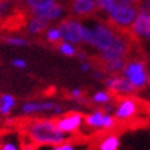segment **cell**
Wrapping results in <instances>:
<instances>
[{"label": "cell", "mask_w": 150, "mask_h": 150, "mask_svg": "<svg viewBox=\"0 0 150 150\" xmlns=\"http://www.w3.org/2000/svg\"><path fill=\"white\" fill-rule=\"evenodd\" d=\"M44 37H46L47 43L54 44V46H58L59 43L62 41V37H61L58 28H47L46 32H44Z\"/></svg>", "instance_id": "d6986e66"}, {"label": "cell", "mask_w": 150, "mask_h": 150, "mask_svg": "<svg viewBox=\"0 0 150 150\" xmlns=\"http://www.w3.org/2000/svg\"><path fill=\"white\" fill-rule=\"evenodd\" d=\"M65 110V105L54 99H29L19 106V114L26 118L57 117Z\"/></svg>", "instance_id": "7a4b0ae2"}, {"label": "cell", "mask_w": 150, "mask_h": 150, "mask_svg": "<svg viewBox=\"0 0 150 150\" xmlns=\"http://www.w3.org/2000/svg\"><path fill=\"white\" fill-rule=\"evenodd\" d=\"M98 11L95 0H73L70 13L74 17H91Z\"/></svg>", "instance_id": "4fadbf2b"}, {"label": "cell", "mask_w": 150, "mask_h": 150, "mask_svg": "<svg viewBox=\"0 0 150 150\" xmlns=\"http://www.w3.org/2000/svg\"><path fill=\"white\" fill-rule=\"evenodd\" d=\"M65 7L62 4H58V3H52L50 6H46V7H41V8H33L30 10L33 17L36 18H41L46 19V21H54V19L59 18L62 14H64Z\"/></svg>", "instance_id": "7c38bea8"}, {"label": "cell", "mask_w": 150, "mask_h": 150, "mask_svg": "<svg viewBox=\"0 0 150 150\" xmlns=\"http://www.w3.org/2000/svg\"><path fill=\"white\" fill-rule=\"evenodd\" d=\"M91 102L95 106H99L100 109L110 110L113 109V102H114V95L112 92H109L106 88L105 90H98L90 96Z\"/></svg>", "instance_id": "5bb4252c"}, {"label": "cell", "mask_w": 150, "mask_h": 150, "mask_svg": "<svg viewBox=\"0 0 150 150\" xmlns=\"http://www.w3.org/2000/svg\"><path fill=\"white\" fill-rule=\"evenodd\" d=\"M128 58H118V59H113V61H109L106 64L100 65V70L103 73H106L108 76L109 74H120L123 72L124 66L127 64Z\"/></svg>", "instance_id": "e0dca14e"}, {"label": "cell", "mask_w": 150, "mask_h": 150, "mask_svg": "<svg viewBox=\"0 0 150 150\" xmlns=\"http://www.w3.org/2000/svg\"><path fill=\"white\" fill-rule=\"evenodd\" d=\"M116 37H117V30L110 28L108 23H99L94 29H91L88 46L94 47L95 50H98V52H100L109 48L114 43Z\"/></svg>", "instance_id": "52a82bcc"}, {"label": "cell", "mask_w": 150, "mask_h": 150, "mask_svg": "<svg viewBox=\"0 0 150 150\" xmlns=\"http://www.w3.org/2000/svg\"><path fill=\"white\" fill-rule=\"evenodd\" d=\"M117 121L110 110L94 109L84 114V127L96 132H112L117 127Z\"/></svg>", "instance_id": "5b68a950"}, {"label": "cell", "mask_w": 150, "mask_h": 150, "mask_svg": "<svg viewBox=\"0 0 150 150\" xmlns=\"http://www.w3.org/2000/svg\"><path fill=\"white\" fill-rule=\"evenodd\" d=\"M147 86L150 87V69H147Z\"/></svg>", "instance_id": "f546056e"}, {"label": "cell", "mask_w": 150, "mask_h": 150, "mask_svg": "<svg viewBox=\"0 0 150 150\" xmlns=\"http://www.w3.org/2000/svg\"><path fill=\"white\" fill-rule=\"evenodd\" d=\"M57 47H58L59 52L62 55H65V57H76L77 55V48L72 43H68V41L62 40Z\"/></svg>", "instance_id": "ffe728a7"}, {"label": "cell", "mask_w": 150, "mask_h": 150, "mask_svg": "<svg viewBox=\"0 0 150 150\" xmlns=\"http://www.w3.org/2000/svg\"><path fill=\"white\" fill-rule=\"evenodd\" d=\"M51 150H77V145H76L74 142L66 139V141L61 142V143H58V145L52 146Z\"/></svg>", "instance_id": "603a6c76"}, {"label": "cell", "mask_w": 150, "mask_h": 150, "mask_svg": "<svg viewBox=\"0 0 150 150\" xmlns=\"http://www.w3.org/2000/svg\"><path fill=\"white\" fill-rule=\"evenodd\" d=\"M92 69V65L90 64V62H83L81 64V70L83 72H90Z\"/></svg>", "instance_id": "83f0119b"}, {"label": "cell", "mask_w": 150, "mask_h": 150, "mask_svg": "<svg viewBox=\"0 0 150 150\" xmlns=\"http://www.w3.org/2000/svg\"><path fill=\"white\" fill-rule=\"evenodd\" d=\"M26 6L30 7V10L33 8H41V7H46V6L52 4L55 0H25Z\"/></svg>", "instance_id": "7402d4cb"}, {"label": "cell", "mask_w": 150, "mask_h": 150, "mask_svg": "<svg viewBox=\"0 0 150 150\" xmlns=\"http://www.w3.org/2000/svg\"><path fill=\"white\" fill-rule=\"evenodd\" d=\"M69 98L76 100V102H83V99H84V91H83L81 88H72L69 91Z\"/></svg>", "instance_id": "cb8c5ba5"}, {"label": "cell", "mask_w": 150, "mask_h": 150, "mask_svg": "<svg viewBox=\"0 0 150 150\" xmlns=\"http://www.w3.org/2000/svg\"><path fill=\"white\" fill-rule=\"evenodd\" d=\"M105 88L112 92L114 96H132L137 94V90L128 83L127 79H124L121 74H109L103 79Z\"/></svg>", "instance_id": "9c48e42d"}, {"label": "cell", "mask_w": 150, "mask_h": 150, "mask_svg": "<svg viewBox=\"0 0 150 150\" xmlns=\"http://www.w3.org/2000/svg\"><path fill=\"white\" fill-rule=\"evenodd\" d=\"M23 134L32 147H52L69 139L57 127L52 117L29 118L23 125Z\"/></svg>", "instance_id": "6da1fadb"}, {"label": "cell", "mask_w": 150, "mask_h": 150, "mask_svg": "<svg viewBox=\"0 0 150 150\" xmlns=\"http://www.w3.org/2000/svg\"><path fill=\"white\" fill-rule=\"evenodd\" d=\"M139 10L134 6H127L121 4L116 1L112 8L108 11L109 13V18H108V25L110 28H113L114 30L118 32H127L128 29L131 28L132 22L135 21Z\"/></svg>", "instance_id": "3957f363"}, {"label": "cell", "mask_w": 150, "mask_h": 150, "mask_svg": "<svg viewBox=\"0 0 150 150\" xmlns=\"http://www.w3.org/2000/svg\"><path fill=\"white\" fill-rule=\"evenodd\" d=\"M0 150H22V147L15 141H4L0 145Z\"/></svg>", "instance_id": "484cf974"}, {"label": "cell", "mask_w": 150, "mask_h": 150, "mask_svg": "<svg viewBox=\"0 0 150 150\" xmlns=\"http://www.w3.org/2000/svg\"><path fill=\"white\" fill-rule=\"evenodd\" d=\"M129 35L138 41L141 39H150V11H138L137 18L129 28Z\"/></svg>", "instance_id": "8fae6325"}, {"label": "cell", "mask_w": 150, "mask_h": 150, "mask_svg": "<svg viewBox=\"0 0 150 150\" xmlns=\"http://www.w3.org/2000/svg\"><path fill=\"white\" fill-rule=\"evenodd\" d=\"M47 28H48V21L33 17V18L28 22L26 30H28V33L32 35V36H39V35L46 32Z\"/></svg>", "instance_id": "ac0fdd59"}, {"label": "cell", "mask_w": 150, "mask_h": 150, "mask_svg": "<svg viewBox=\"0 0 150 150\" xmlns=\"http://www.w3.org/2000/svg\"><path fill=\"white\" fill-rule=\"evenodd\" d=\"M94 77H95L96 80H102V79H103V72H102V70H95V72H94Z\"/></svg>", "instance_id": "f1b7e54d"}, {"label": "cell", "mask_w": 150, "mask_h": 150, "mask_svg": "<svg viewBox=\"0 0 150 150\" xmlns=\"http://www.w3.org/2000/svg\"><path fill=\"white\" fill-rule=\"evenodd\" d=\"M59 33L64 41L72 43V44H81L83 39V26L80 22L74 21V19H64L62 22L58 25Z\"/></svg>", "instance_id": "30bf717a"}, {"label": "cell", "mask_w": 150, "mask_h": 150, "mask_svg": "<svg viewBox=\"0 0 150 150\" xmlns=\"http://www.w3.org/2000/svg\"><path fill=\"white\" fill-rule=\"evenodd\" d=\"M26 61L22 58H15L13 59V66L14 68H17V69H25L26 68Z\"/></svg>", "instance_id": "4316f807"}, {"label": "cell", "mask_w": 150, "mask_h": 150, "mask_svg": "<svg viewBox=\"0 0 150 150\" xmlns=\"http://www.w3.org/2000/svg\"><path fill=\"white\" fill-rule=\"evenodd\" d=\"M124 79H127L137 91L145 90L147 87V68L145 59L142 58H128L123 72L120 73Z\"/></svg>", "instance_id": "277c9868"}, {"label": "cell", "mask_w": 150, "mask_h": 150, "mask_svg": "<svg viewBox=\"0 0 150 150\" xmlns=\"http://www.w3.org/2000/svg\"><path fill=\"white\" fill-rule=\"evenodd\" d=\"M22 150H35V147H28V149H22Z\"/></svg>", "instance_id": "4dcf8cb0"}, {"label": "cell", "mask_w": 150, "mask_h": 150, "mask_svg": "<svg viewBox=\"0 0 150 150\" xmlns=\"http://www.w3.org/2000/svg\"><path fill=\"white\" fill-rule=\"evenodd\" d=\"M55 124L66 137H73L84 127V114L81 112H64L55 117Z\"/></svg>", "instance_id": "ba28073f"}, {"label": "cell", "mask_w": 150, "mask_h": 150, "mask_svg": "<svg viewBox=\"0 0 150 150\" xmlns=\"http://www.w3.org/2000/svg\"><path fill=\"white\" fill-rule=\"evenodd\" d=\"M17 99L11 94H0V116L7 117L17 109Z\"/></svg>", "instance_id": "2e32d148"}, {"label": "cell", "mask_w": 150, "mask_h": 150, "mask_svg": "<svg viewBox=\"0 0 150 150\" xmlns=\"http://www.w3.org/2000/svg\"><path fill=\"white\" fill-rule=\"evenodd\" d=\"M114 3H116V0H95L96 8L103 10V11H109Z\"/></svg>", "instance_id": "d4e9b609"}, {"label": "cell", "mask_w": 150, "mask_h": 150, "mask_svg": "<svg viewBox=\"0 0 150 150\" xmlns=\"http://www.w3.org/2000/svg\"><path fill=\"white\" fill-rule=\"evenodd\" d=\"M141 112V105L137 98L132 96H121L113 105V116L117 123H129L138 117Z\"/></svg>", "instance_id": "8992f818"}, {"label": "cell", "mask_w": 150, "mask_h": 150, "mask_svg": "<svg viewBox=\"0 0 150 150\" xmlns=\"http://www.w3.org/2000/svg\"><path fill=\"white\" fill-rule=\"evenodd\" d=\"M6 44L8 46H13V47H23L28 44V40L23 39V37H19V36H6L3 39Z\"/></svg>", "instance_id": "44dd1931"}, {"label": "cell", "mask_w": 150, "mask_h": 150, "mask_svg": "<svg viewBox=\"0 0 150 150\" xmlns=\"http://www.w3.org/2000/svg\"><path fill=\"white\" fill-rule=\"evenodd\" d=\"M120 146H121L120 137L113 132H108L96 142V150H120Z\"/></svg>", "instance_id": "9a60e30c"}]
</instances>
